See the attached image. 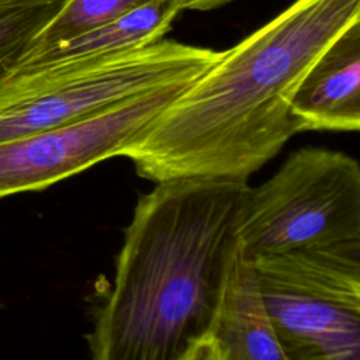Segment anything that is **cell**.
Masks as SVG:
<instances>
[{
	"label": "cell",
	"instance_id": "6da1fadb",
	"mask_svg": "<svg viewBox=\"0 0 360 360\" xmlns=\"http://www.w3.org/2000/svg\"><path fill=\"white\" fill-rule=\"evenodd\" d=\"M360 0H295L165 107L120 156L139 177L248 183L298 134L291 97Z\"/></svg>",
	"mask_w": 360,
	"mask_h": 360
},
{
	"label": "cell",
	"instance_id": "7a4b0ae2",
	"mask_svg": "<svg viewBox=\"0 0 360 360\" xmlns=\"http://www.w3.org/2000/svg\"><path fill=\"white\" fill-rule=\"evenodd\" d=\"M249 187L167 181L139 195L86 335L91 360H180L211 330Z\"/></svg>",
	"mask_w": 360,
	"mask_h": 360
},
{
	"label": "cell",
	"instance_id": "3957f363",
	"mask_svg": "<svg viewBox=\"0 0 360 360\" xmlns=\"http://www.w3.org/2000/svg\"><path fill=\"white\" fill-rule=\"evenodd\" d=\"M173 39L100 58L13 66L0 76V142L66 125L170 84L222 56Z\"/></svg>",
	"mask_w": 360,
	"mask_h": 360
},
{
	"label": "cell",
	"instance_id": "277c9868",
	"mask_svg": "<svg viewBox=\"0 0 360 360\" xmlns=\"http://www.w3.org/2000/svg\"><path fill=\"white\" fill-rule=\"evenodd\" d=\"M238 240L250 257L360 242V165L321 146L294 150L249 187Z\"/></svg>",
	"mask_w": 360,
	"mask_h": 360
},
{
	"label": "cell",
	"instance_id": "5b68a950",
	"mask_svg": "<svg viewBox=\"0 0 360 360\" xmlns=\"http://www.w3.org/2000/svg\"><path fill=\"white\" fill-rule=\"evenodd\" d=\"M252 260L287 360H360V242Z\"/></svg>",
	"mask_w": 360,
	"mask_h": 360
},
{
	"label": "cell",
	"instance_id": "8992f818",
	"mask_svg": "<svg viewBox=\"0 0 360 360\" xmlns=\"http://www.w3.org/2000/svg\"><path fill=\"white\" fill-rule=\"evenodd\" d=\"M193 82L145 93L96 115L0 142V198L37 191L114 156Z\"/></svg>",
	"mask_w": 360,
	"mask_h": 360
},
{
	"label": "cell",
	"instance_id": "52a82bcc",
	"mask_svg": "<svg viewBox=\"0 0 360 360\" xmlns=\"http://www.w3.org/2000/svg\"><path fill=\"white\" fill-rule=\"evenodd\" d=\"M298 131H359L360 20L347 25L312 62L290 104Z\"/></svg>",
	"mask_w": 360,
	"mask_h": 360
},
{
	"label": "cell",
	"instance_id": "ba28073f",
	"mask_svg": "<svg viewBox=\"0 0 360 360\" xmlns=\"http://www.w3.org/2000/svg\"><path fill=\"white\" fill-rule=\"evenodd\" d=\"M210 332L228 360H287L257 290L253 260L239 240Z\"/></svg>",
	"mask_w": 360,
	"mask_h": 360
},
{
	"label": "cell",
	"instance_id": "9c48e42d",
	"mask_svg": "<svg viewBox=\"0 0 360 360\" xmlns=\"http://www.w3.org/2000/svg\"><path fill=\"white\" fill-rule=\"evenodd\" d=\"M180 11L179 0H152L100 28L21 58L14 66L100 58L142 48L163 39Z\"/></svg>",
	"mask_w": 360,
	"mask_h": 360
},
{
	"label": "cell",
	"instance_id": "30bf717a",
	"mask_svg": "<svg viewBox=\"0 0 360 360\" xmlns=\"http://www.w3.org/2000/svg\"><path fill=\"white\" fill-rule=\"evenodd\" d=\"M149 1L152 0H65L18 59L100 28Z\"/></svg>",
	"mask_w": 360,
	"mask_h": 360
},
{
	"label": "cell",
	"instance_id": "8fae6325",
	"mask_svg": "<svg viewBox=\"0 0 360 360\" xmlns=\"http://www.w3.org/2000/svg\"><path fill=\"white\" fill-rule=\"evenodd\" d=\"M65 0H0V76L11 69Z\"/></svg>",
	"mask_w": 360,
	"mask_h": 360
},
{
	"label": "cell",
	"instance_id": "7c38bea8",
	"mask_svg": "<svg viewBox=\"0 0 360 360\" xmlns=\"http://www.w3.org/2000/svg\"><path fill=\"white\" fill-rule=\"evenodd\" d=\"M180 360H228L217 338L208 332L198 338L180 357Z\"/></svg>",
	"mask_w": 360,
	"mask_h": 360
},
{
	"label": "cell",
	"instance_id": "4fadbf2b",
	"mask_svg": "<svg viewBox=\"0 0 360 360\" xmlns=\"http://www.w3.org/2000/svg\"><path fill=\"white\" fill-rule=\"evenodd\" d=\"M181 10H194V11H210L225 4H229L235 0H179Z\"/></svg>",
	"mask_w": 360,
	"mask_h": 360
}]
</instances>
